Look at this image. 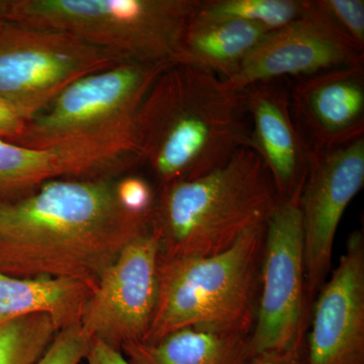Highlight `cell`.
Returning <instances> with one entry per match:
<instances>
[{"label":"cell","instance_id":"obj_21","mask_svg":"<svg viewBox=\"0 0 364 364\" xmlns=\"http://www.w3.org/2000/svg\"><path fill=\"white\" fill-rule=\"evenodd\" d=\"M317 4L361 50L364 49L363 0H317Z\"/></svg>","mask_w":364,"mask_h":364},{"label":"cell","instance_id":"obj_4","mask_svg":"<svg viewBox=\"0 0 364 364\" xmlns=\"http://www.w3.org/2000/svg\"><path fill=\"white\" fill-rule=\"evenodd\" d=\"M265 225L208 257L161 258L158 299L144 343L177 330L251 334L259 298Z\"/></svg>","mask_w":364,"mask_h":364},{"label":"cell","instance_id":"obj_7","mask_svg":"<svg viewBox=\"0 0 364 364\" xmlns=\"http://www.w3.org/2000/svg\"><path fill=\"white\" fill-rule=\"evenodd\" d=\"M172 64L121 62L74 81L26 122L16 144L31 148L136 128V116L155 81Z\"/></svg>","mask_w":364,"mask_h":364},{"label":"cell","instance_id":"obj_14","mask_svg":"<svg viewBox=\"0 0 364 364\" xmlns=\"http://www.w3.org/2000/svg\"><path fill=\"white\" fill-rule=\"evenodd\" d=\"M250 117V148L267 167L279 200L301 195L310 148L291 112V95L277 80L244 90Z\"/></svg>","mask_w":364,"mask_h":364},{"label":"cell","instance_id":"obj_2","mask_svg":"<svg viewBox=\"0 0 364 364\" xmlns=\"http://www.w3.org/2000/svg\"><path fill=\"white\" fill-rule=\"evenodd\" d=\"M244 91L193 67L171 65L155 81L136 116L142 159L161 188L198 178L250 148Z\"/></svg>","mask_w":364,"mask_h":364},{"label":"cell","instance_id":"obj_3","mask_svg":"<svg viewBox=\"0 0 364 364\" xmlns=\"http://www.w3.org/2000/svg\"><path fill=\"white\" fill-rule=\"evenodd\" d=\"M279 198L272 176L251 148L198 178L167 184L155 203L153 228L160 257H208L231 248L265 224Z\"/></svg>","mask_w":364,"mask_h":364},{"label":"cell","instance_id":"obj_15","mask_svg":"<svg viewBox=\"0 0 364 364\" xmlns=\"http://www.w3.org/2000/svg\"><path fill=\"white\" fill-rule=\"evenodd\" d=\"M95 287L67 279H21L0 272V326L33 314H47L59 330L80 323Z\"/></svg>","mask_w":364,"mask_h":364},{"label":"cell","instance_id":"obj_1","mask_svg":"<svg viewBox=\"0 0 364 364\" xmlns=\"http://www.w3.org/2000/svg\"><path fill=\"white\" fill-rule=\"evenodd\" d=\"M154 214L119 203L112 177L56 179L0 202V272L21 279H67L97 287Z\"/></svg>","mask_w":364,"mask_h":364},{"label":"cell","instance_id":"obj_12","mask_svg":"<svg viewBox=\"0 0 364 364\" xmlns=\"http://www.w3.org/2000/svg\"><path fill=\"white\" fill-rule=\"evenodd\" d=\"M306 364H364V234L348 237L345 252L311 309Z\"/></svg>","mask_w":364,"mask_h":364},{"label":"cell","instance_id":"obj_23","mask_svg":"<svg viewBox=\"0 0 364 364\" xmlns=\"http://www.w3.org/2000/svg\"><path fill=\"white\" fill-rule=\"evenodd\" d=\"M26 122L11 105L0 98V139L16 140L23 134Z\"/></svg>","mask_w":364,"mask_h":364},{"label":"cell","instance_id":"obj_18","mask_svg":"<svg viewBox=\"0 0 364 364\" xmlns=\"http://www.w3.org/2000/svg\"><path fill=\"white\" fill-rule=\"evenodd\" d=\"M306 0H200L193 23L242 21L262 26L268 32L279 30L305 11Z\"/></svg>","mask_w":364,"mask_h":364},{"label":"cell","instance_id":"obj_8","mask_svg":"<svg viewBox=\"0 0 364 364\" xmlns=\"http://www.w3.org/2000/svg\"><path fill=\"white\" fill-rule=\"evenodd\" d=\"M299 196L279 200L265 225L253 355L306 344L312 304L308 296Z\"/></svg>","mask_w":364,"mask_h":364},{"label":"cell","instance_id":"obj_26","mask_svg":"<svg viewBox=\"0 0 364 364\" xmlns=\"http://www.w3.org/2000/svg\"><path fill=\"white\" fill-rule=\"evenodd\" d=\"M13 0H0V23L9 21Z\"/></svg>","mask_w":364,"mask_h":364},{"label":"cell","instance_id":"obj_10","mask_svg":"<svg viewBox=\"0 0 364 364\" xmlns=\"http://www.w3.org/2000/svg\"><path fill=\"white\" fill-rule=\"evenodd\" d=\"M359 65H363V50L317 1H309L298 18L268 33L225 82L235 90L244 91L289 76L301 79Z\"/></svg>","mask_w":364,"mask_h":364},{"label":"cell","instance_id":"obj_13","mask_svg":"<svg viewBox=\"0 0 364 364\" xmlns=\"http://www.w3.org/2000/svg\"><path fill=\"white\" fill-rule=\"evenodd\" d=\"M289 95L294 122L310 150H331L363 138V65L301 78Z\"/></svg>","mask_w":364,"mask_h":364},{"label":"cell","instance_id":"obj_24","mask_svg":"<svg viewBox=\"0 0 364 364\" xmlns=\"http://www.w3.org/2000/svg\"><path fill=\"white\" fill-rule=\"evenodd\" d=\"M85 361V364H131L121 351L114 350L97 339H92Z\"/></svg>","mask_w":364,"mask_h":364},{"label":"cell","instance_id":"obj_6","mask_svg":"<svg viewBox=\"0 0 364 364\" xmlns=\"http://www.w3.org/2000/svg\"><path fill=\"white\" fill-rule=\"evenodd\" d=\"M121 62L111 52L68 33L13 21L0 23V98L26 122L74 81Z\"/></svg>","mask_w":364,"mask_h":364},{"label":"cell","instance_id":"obj_22","mask_svg":"<svg viewBox=\"0 0 364 364\" xmlns=\"http://www.w3.org/2000/svg\"><path fill=\"white\" fill-rule=\"evenodd\" d=\"M117 195L124 208L136 214H154L155 203L152 188L145 179L128 176L117 181Z\"/></svg>","mask_w":364,"mask_h":364},{"label":"cell","instance_id":"obj_11","mask_svg":"<svg viewBox=\"0 0 364 364\" xmlns=\"http://www.w3.org/2000/svg\"><path fill=\"white\" fill-rule=\"evenodd\" d=\"M363 184L364 138L331 150H310L299 212L306 289L312 305L331 272L340 222Z\"/></svg>","mask_w":364,"mask_h":364},{"label":"cell","instance_id":"obj_9","mask_svg":"<svg viewBox=\"0 0 364 364\" xmlns=\"http://www.w3.org/2000/svg\"><path fill=\"white\" fill-rule=\"evenodd\" d=\"M159 256L160 237L152 226L105 270L80 321L93 339L121 352L145 341L156 310Z\"/></svg>","mask_w":364,"mask_h":364},{"label":"cell","instance_id":"obj_25","mask_svg":"<svg viewBox=\"0 0 364 364\" xmlns=\"http://www.w3.org/2000/svg\"><path fill=\"white\" fill-rule=\"evenodd\" d=\"M251 364H306V344L291 350L258 354Z\"/></svg>","mask_w":364,"mask_h":364},{"label":"cell","instance_id":"obj_20","mask_svg":"<svg viewBox=\"0 0 364 364\" xmlns=\"http://www.w3.org/2000/svg\"><path fill=\"white\" fill-rule=\"evenodd\" d=\"M92 339L81 323L68 326L60 330L44 355L35 364H81Z\"/></svg>","mask_w":364,"mask_h":364},{"label":"cell","instance_id":"obj_16","mask_svg":"<svg viewBox=\"0 0 364 364\" xmlns=\"http://www.w3.org/2000/svg\"><path fill=\"white\" fill-rule=\"evenodd\" d=\"M131 364H251V334L177 330L154 343L122 348Z\"/></svg>","mask_w":364,"mask_h":364},{"label":"cell","instance_id":"obj_19","mask_svg":"<svg viewBox=\"0 0 364 364\" xmlns=\"http://www.w3.org/2000/svg\"><path fill=\"white\" fill-rule=\"evenodd\" d=\"M60 331L47 314H33L0 326V364H35Z\"/></svg>","mask_w":364,"mask_h":364},{"label":"cell","instance_id":"obj_5","mask_svg":"<svg viewBox=\"0 0 364 364\" xmlns=\"http://www.w3.org/2000/svg\"><path fill=\"white\" fill-rule=\"evenodd\" d=\"M200 0H13L9 21L68 33L122 61L172 64Z\"/></svg>","mask_w":364,"mask_h":364},{"label":"cell","instance_id":"obj_17","mask_svg":"<svg viewBox=\"0 0 364 364\" xmlns=\"http://www.w3.org/2000/svg\"><path fill=\"white\" fill-rule=\"evenodd\" d=\"M268 33L262 26L242 21H191L172 65L193 67L226 80Z\"/></svg>","mask_w":364,"mask_h":364}]
</instances>
